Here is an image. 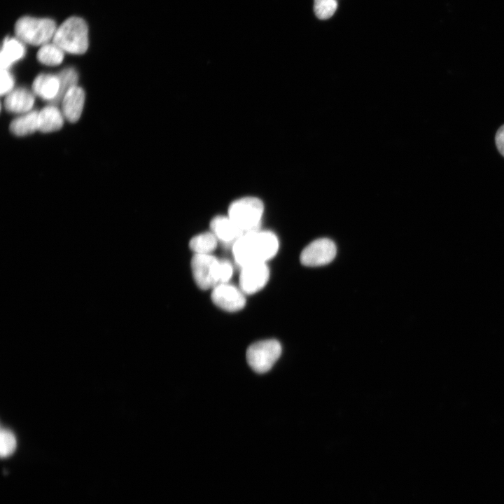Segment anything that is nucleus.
<instances>
[{"label":"nucleus","mask_w":504,"mask_h":504,"mask_svg":"<svg viewBox=\"0 0 504 504\" xmlns=\"http://www.w3.org/2000/svg\"><path fill=\"white\" fill-rule=\"evenodd\" d=\"M16 447V439L12 432L6 430H1L0 435V454L1 457L10 455Z\"/></svg>","instance_id":"412c9836"},{"label":"nucleus","mask_w":504,"mask_h":504,"mask_svg":"<svg viewBox=\"0 0 504 504\" xmlns=\"http://www.w3.org/2000/svg\"><path fill=\"white\" fill-rule=\"evenodd\" d=\"M60 80L58 75L41 74L32 83V92L43 100L56 103L60 94Z\"/></svg>","instance_id":"9b49d317"},{"label":"nucleus","mask_w":504,"mask_h":504,"mask_svg":"<svg viewBox=\"0 0 504 504\" xmlns=\"http://www.w3.org/2000/svg\"><path fill=\"white\" fill-rule=\"evenodd\" d=\"M210 229L218 240L233 244L244 233L228 216H217L210 223Z\"/></svg>","instance_id":"ddd939ff"},{"label":"nucleus","mask_w":504,"mask_h":504,"mask_svg":"<svg viewBox=\"0 0 504 504\" xmlns=\"http://www.w3.org/2000/svg\"><path fill=\"white\" fill-rule=\"evenodd\" d=\"M60 80V94L59 102L61 101L64 93L72 86L76 85L78 74L73 67L65 68L58 74Z\"/></svg>","instance_id":"aec40b11"},{"label":"nucleus","mask_w":504,"mask_h":504,"mask_svg":"<svg viewBox=\"0 0 504 504\" xmlns=\"http://www.w3.org/2000/svg\"><path fill=\"white\" fill-rule=\"evenodd\" d=\"M38 111H31L23 113L13 120L10 124V131L15 135L23 136L38 130Z\"/></svg>","instance_id":"dca6fc26"},{"label":"nucleus","mask_w":504,"mask_h":504,"mask_svg":"<svg viewBox=\"0 0 504 504\" xmlns=\"http://www.w3.org/2000/svg\"><path fill=\"white\" fill-rule=\"evenodd\" d=\"M52 41L64 52L83 54L89 44L88 25L82 18L71 17L57 27Z\"/></svg>","instance_id":"f03ea898"},{"label":"nucleus","mask_w":504,"mask_h":504,"mask_svg":"<svg viewBox=\"0 0 504 504\" xmlns=\"http://www.w3.org/2000/svg\"><path fill=\"white\" fill-rule=\"evenodd\" d=\"M279 240L274 233L257 230L244 233L232 244V254L241 267L253 262H266L279 250Z\"/></svg>","instance_id":"f257e3e1"},{"label":"nucleus","mask_w":504,"mask_h":504,"mask_svg":"<svg viewBox=\"0 0 504 504\" xmlns=\"http://www.w3.org/2000/svg\"><path fill=\"white\" fill-rule=\"evenodd\" d=\"M218 241L212 232H206L192 237L189 246L195 253L211 254L217 247Z\"/></svg>","instance_id":"f3484780"},{"label":"nucleus","mask_w":504,"mask_h":504,"mask_svg":"<svg viewBox=\"0 0 504 504\" xmlns=\"http://www.w3.org/2000/svg\"><path fill=\"white\" fill-rule=\"evenodd\" d=\"M24 43L17 37H6L2 43L1 50V69H10L25 55Z\"/></svg>","instance_id":"4468645a"},{"label":"nucleus","mask_w":504,"mask_h":504,"mask_svg":"<svg viewBox=\"0 0 504 504\" xmlns=\"http://www.w3.org/2000/svg\"><path fill=\"white\" fill-rule=\"evenodd\" d=\"M240 268L239 288L245 294L255 293L267 284L270 270L266 262H253Z\"/></svg>","instance_id":"6e6552de"},{"label":"nucleus","mask_w":504,"mask_h":504,"mask_svg":"<svg viewBox=\"0 0 504 504\" xmlns=\"http://www.w3.org/2000/svg\"><path fill=\"white\" fill-rule=\"evenodd\" d=\"M36 57L38 62L43 64L57 66L62 62L64 52L53 42H49L41 46Z\"/></svg>","instance_id":"a211bd4d"},{"label":"nucleus","mask_w":504,"mask_h":504,"mask_svg":"<svg viewBox=\"0 0 504 504\" xmlns=\"http://www.w3.org/2000/svg\"><path fill=\"white\" fill-rule=\"evenodd\" d=\"M57 26L49 18L25 16L20 18L15 25L16 37L24 43L43 46L52 40Z\"/></svg>","instance_id":"20e7f679"},{"label":"nucleus","mask_w":504,"mask_h":504,"mask_svg":"<svg viewBox=\"0 0 504 504\" xmlns=\"http://www.w3.org/2000/svg\"><path fill=\"white\" fill-rule=\"evenodd\" d=\"M85 99L83 89L78 85L70 88L63 95L62 111L70 122H76L81 116Z\"/></svg>","instance_id":"9d476101"},{"label":"nucleus","mask_w":504,"mask_h":504,"mask_svg":"<svg viewBox=\"0 0 504 504\" xmlns=\"http://www.w3.org/2000/svg\"><path fill=\"white\" fill-rule=\"evenodd\" d=\"M233 274V267L227 260H220V284L228 283Z\"/></svg>","instance_id":"5701e85b"},{"label":"nucleus","mask_w":504,"mask_h":504,"mask_svg":"<svg viewBox=\"0 0 504 504\" xmlns=\"http://www.w3.org/2000/svg\"><path fill=\"white\" fill-rule=\"evenodd\" d=\"M220 263L212 254L195 253L191 260L193 279L202 290L214 288L220 284Z\"/></svg>","instance_id":"423d86ee"},{"label":"nucleus","mask_w":504,"mask_h":504,"mask_svg":"<svg viewBox=\"0 0 504 504\" xmlns=\"http://www.w3.org/2000/svg\"><path fill=\"white\" fill-rule=\"evenodd\" d=\"M337 8L336 0H314V11L320 20L332 17Z\"/></svg>","instance_id":"6ab92c4d"},{"label":"nucleus","mask_w":504,"mask_h":504,"mask_svg":"<svg viewBox=\"0 0 504 504\" xmlns=\"http://www.w3.org/2000/svg\"><path fill=\"white\" fill-rule=\"evenodd\" d=\"M264 211L262 202L254 197H245L232 202L228 216L244 233L260 230Z\"/></svg>","instance_id":"7ed1b4c3"},{"label":"nucleus","mask_w":504,"mask_h":504,"mask_svg":"<svg viewBox=\"0 0 504 504\" xmlns=\"http://www.w3.org/2000/svg\"><path fill=\"white\" fill-rule=\"evenodd\" d=\"M281 346L279 341L271 339L256 342L251 344L246 351V360L255 372L262 374L268 372L279 359Z\"/></svg>","instance_id":"39448f33"},{"label":"nucleus","mask_w":504,"mask_h":504,"mask_svg":"<svg viewBox=\"0 0 504 504\" xmlns=\"http://www.w3.org/2000/svg\"><path fill=\"white\" fill-rule=\"evenodd\" d=\"M335 243L327 238L318 239L307 245L300 254V262L307 267H318L330 262L335 257Z\"/></svg>","instance_id":"0eeeda50"},{"label":"nucleus","mask_w":504,"mask_h":504,"mask_svg":"<svg viewBox=\"0 0 504 504\" xmlns=\"http://www.w3.org/2000/svg\"><path fill=\"white\" fill-rule=\"evenodd\" d=\"M245 293L228 283L219 284L212 288L211 297L213 302L219 308L235 312L242 309L246 304Z\"/></svg>","instance_id":"1a4fd4ad"},{"label":"nucleus","mask_w":504,"mask_h":504,"mask_svg":"<svg viewBox=\"0 0 504 504\" xmlns=\"http://www.w3.org/2000/svg\"><path fill=\"white\" fill-rule=\"evenodd\" d=\"M495 141L499 153L504 157V125L496 132Z\"/></svg>","instance_id":"b1692460"},{"label":"nucleus","mask_w":504,"mask_h":504,"mask_svg":"<svg viewBox=\"0 0 504 504\" xmlns=\"http://www.w3.org/2000/svg\"><path fill=\"white\" fill-rule=\"evenodd\" d=\"M15 79L10 69H1V95L8 94L13 90Z\"/></svg>","instance_id":"4be33fe9"},{"label":"nucleus","mask_w":504,"mask_h":504,"mask_svg":"<svg viewBox=\"0 0 504 504\" xmlns=\"http://www.w3.org/2000/svg\"><path fill=\"white\" fill-rule=\"evenodd\" d=\"M34 102V92L21 87L6 95L4 107L10 113L23 114L31 111Z\"/></svg>","instance_id":"f8f14e48"},{"label":"nucleus","mask_w":504,"mask_h":504,"mask_svg":"<svg viewBox=\"0 0 504 504\" xmlns=\"http://www.w3.org/2000/svg\"><path fill=\"white\" fill-rule=\"evenodd\" d=\"M62 111L55 105H48L38 111V130L43 133L55 132L64 125Z\"/></svg>","instance_id":"2eb2a0df"}]
</instances>
